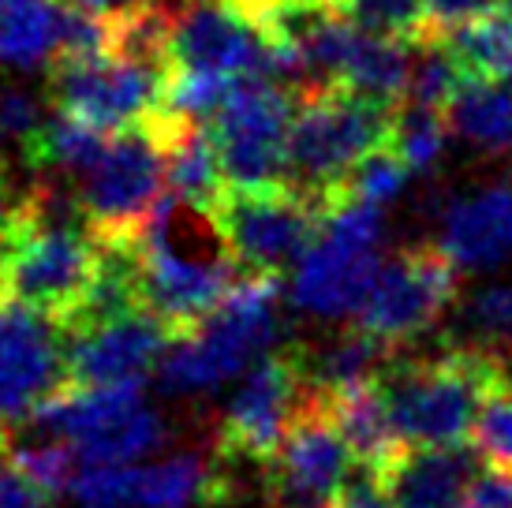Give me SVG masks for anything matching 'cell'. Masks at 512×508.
Here are the masks:
<instances>
[{
  "mask_svg": "<svg viewBox=\"0 0 512 508\" xmlns=\"http://www.w3.org/2000/svg\"><path fill=\"white\" fill-rule=\"evenodd\" d=\"M281 337V284L270 273H243L210 318L172 340L157 381L172 396L214 393L243 378Z\"/></svg>",
  "mask_w": 512,
  "mask_h": 508,
  "instance_id": "6da1fadb",
  "label": "cell"
},
{
  "mask_svg": "<svg viewBox=\"0 0 512 508\" xmlns=\"http://www.w3.org/2000/svg\"><path fill=\"white\" fill-rule=\"evenodd\" d=\"M397 105L359 94L352 86H326L296 98L288 135V187L333 210L344 180L359 161L389 146Z\"/></svg>",
  "mask_w": 512,
  "mask_h": 508,
  "instance_id": "7a4b0ae2",
  "label": "cell"
},
{
  "mask_svg": "<svg viewBox=\"0 0 512 508\" xmlns=\"http://www.w3.org/2000/svg\"><path fill=\"white\" fill-rule=\"evenodd\" d=\"M509 378L501 359L445 348L430 359H389L378 374L393 426L408 449L468 445L490 385Z\"/></svg>",
  "mask_w": 512,
  "mask_h": 508,
  "instance_id": "3957f363",
  "label": "cell"
},
{
  "mask_svg": "<svg viewBox=\"0 0 512 508\" xmlns=\"http://www.w3.org/2000/svg\"><path fill=\"white\" fill-rule=\"evenodd\" d=\"M385 217L378 206L341 198L322 221L318 240L303 254L292 281V299L303 314L341 322L356 318L382 273Z\"/></svg>",
  "mask_w": 512,
  "mask_h": 508,
  "instance_id": "277c9868",
  "label": "cell"
},
{
  "mask_svg": "<svg viewBox=\"0 0 512 508\" xmlns=\"http://www.w3.org/2000/svg\"><path fill=\"white\" fill-rule=\"evenodd\" d=\"M38 434L68 441L79 464H139L165 445V419L143 396V385L79 389L68 385L30 415Z\"/></svg>",
  "mask_w": 512,
  "mask_h": 508,
  "instance_id": "5b68a950",
  "label": "cell"
},
{
  "mask_svg": "<svg viewBox=\"0 0 512 508\" xmlns=\"http://www.w3.org/2000/svg\"><path fill=\"white\" fill-rule=\"evenodd\" d=\"M165 139L146 116L116 131L98 165L83 172L79 202L98 240H135L165 195Z\"/></svg>",
  "mask_w": 512,
  "mask_h": 508,
  "instance_id": "8992f818",
  "label": "cell"
},
{
  "mask_svg": "<svg viewBox=\"0 0 512 508\" xmlns=\"http://www.w3.org/2000/svg\"><path fill=\"white\" fill-rule=\"evenodd\" d=\"M296 120V94L270 79H240L210 131L221 150L232 191L288 187V135Z\"/></svg>",
  "mask_w": 512,
  "mask_h": 508,
  "instance_id": "52a82bcc",
  "label": "cell"
},
{
  "mask_svg": "<svg viewBox=\"0 0 512 508\" xmlns=\"http://www.w3.org/2000/svg\"><path fill=\"white\" fill-rule=\"evenodd\" d=\"M98 269V236L90 228L23 221L0 251V299L27 303L64 322L79 307Z\"/></svg>",
  "mask_w": 512,
  "mask_h": 508,
  "instance_id": "ba28073f",
  "label": "cell"
},
{
  "mask_svg": "<svg viewBox=\"0 0 512 508\" xmlns=\"http://www.w3.org/2000/svg\"><path fill=\"white\" fill-rule=\"evenodd\" d=\"M326 213L318 202L299 195L292 187H266V191H232L217 202V225L243 273H270L292 269L303 262L311 243L322 232Z\"/></svg>",
  "mask_w": 512,
  "mask_h": 508,
  "instance_id": "9c48e42d",
  "label": "cell"
},
{
  "mask_svg": "<svg viewBox=\"0 0 512 508\" xmlns=\"http://www.w3.org/2000/svg\"><path fill=\"white\" fill-rule=\"evenodd\" d=\"M68 385L64 325L27 303L0 299V430L23 426Z\"/></svg>",
  "mask_w": 512,
  "mask_h": 508,
  "instance_id": "30bf717a",
  "label": "cell"
},
{
  "mask_svg": "<svg viewBox=\"0 0 512 508\" xmlns=\"http://www.w3.org/2000/svg\"><path fill=\"white\" fill-rule=\"evenodd\" d=\"M169 75L172 71L146 68L116 53L98 60H53L49 105L116 135L161 109Z\"/></svg>",
  "mask_w": 512,
  "mask_h": 508,
  "instance_id": "8fae6325",
  "label": "cell"
},
{
  "mask_svg": "<svg viewBox=\"0 0 512 508\" xmlns=\"http://www.w3.org/2000/svg\"><path fill=\"white\" fill-rule=\"evenodd\" d=\"M307 381L299 370L296 352H270L258 359L255 367L243 374L236 396L228 400L221 430H217V452L251 460V464H270L281 441L296 423L299 408L307 404Z\"/></svg>",
  "mask_w": 512,
  "mask_h": 508,
  "instance_id": "7c38bea8",
  "label": "cell"
},
{
  "mask_svg": "<svg viewBox=\"0 0 512 508\" xmlns=\"http://www.w3.org/2000/svg\"><path fill=\"white\" fill-rule=\"evenodd\" d=\"M456 262L441 247H415L389 258L370 288L356 325L385 344H408L441 322L456 299Z\"/></svg>",
  "mask_w": 512,
  "mask_h": 508,
  "instance_id": "4fadbf2b",
  "label": "cell"
},
{
  "mask_svg": "<svg viewBox=\"0 0 512 508\" xmlns=\"http://www.w3.org/2000/svg\"><path fill=\"white\" fill-rule=\"evenodd\" d=\"M356 456L329 415L326 396L311 389L281 449L266 464L270 508H333Z\"/></svg>",
  "mask_w": 512,
  "mask_h": 508,
  "instance_id": "5bb4252c",
  "label": "cell"
},
{
  "mask_svg": "<svg viewBox=\"0 0 512 508\" xmlns=\"http://www.w3.org/2000/svg\"><path fill=\"white\" fill-rule=\"evenodd\" d=\"M172 68L266 79L270 38L232 0H187L172 27Z\"/></svg>",
  "mask_w": 512,
  "mask_h": 508,
  "instance_id": "9a60e30c",
  "label": "cell"
},
{
  "mask_svg": "<svg viewBox=\"0 0 512 508\" xmlns=\"http://www.w3.org/2000/svg\"><path fill=\"white\" fill-rule=\"evenodd\" d=\"M172 340L176 329L161 314L150 307L131 311L90 333L68 337V381L79 389L146 385V378L157 374Z\"/></svg>",
  "mask_w": 512,
  "mask_h": 508,
  "instance_id": "2e32d148",
  "label": "cell"
},
{
  "mask_svg": "<svg viewBox=\"0 0 512 508\" xmlns=\"http://www.w3.org/2000/svg\"><path fill=\"white\" fill-rule=\"evenodd\" d=\"M135 247L143 254L146 307L161 314L176 329V337L210 318L243 277L232 254H180L139 240Z\"/></svg>",
  "mask_w": 512,
  "mask_h": 508,
  "instance_id": "e0dca14e",
  "label": "cell"
},
{
  "mask_svg": "<svg viewBox=\"0 0 512 508\" xmlns=\"http://www.w3.org/2000/svg\"><path fill=\"white\" fill-rule=\"evenodd\" d=\"M438 247L460 269H498L512 258V176L453 198L441 213Z\"/></svg>",
  "mask_w": 512,
  "mask_h": 508,
  "instance_id": "ac0fdd59",
  "label": "cell"
},
{
  "mask_svg": "<svg viewBox=\"0 0 512 508\" xmlns=\"http://www.w3.org/2000/svg\"><path fill=\"white\" fill-rule=\"evenodd\" d=\"M475 475L479 464L468 445H434L404 449L382 479L397 508H460Z\"/></svg>",
  "mask_w": 512,
  "mask_h": 508,
  "instance_id": "d6986e66",
  "label": "cell"
},
{
  "mask_svg": "<svg viewBox=\"0 0 512 508\" xmlns=\"http://www.w3.org/2000/svg\"><path fill=\"white\" fill-rule=\"evenodd\" d=\"M128 490L135 508H199L225 501L228 475L206 452L191 449L131 464Z\"/></svg>",
  "mask_w": 512,
  "mask_h": 508,
  "instance_id": "ffe728a7",
  "label": "cell"
},
{
  "mask_svg": "<svg viewBox=\"0 0 512 508\" xmlns=\"http://www.w3.org/2000/svg\"><path fill=\"white\" fill-rule=\"evenodd\" d=\"M326 404L359 467H370V471L385 475V467L408 449L400 441L397 426H393V415H389V404H385L382 389H378V378L326 396Z\"/></svg>",
  "mask_w": 512,
  "mask_h": 508,
  "instance_id": "44dd1931",
  "label": "cell"
},
{
  "mask_svg": "<svg viewBox=\"0 0 512 508\" xmlns=\"http://www.w3.org/2000/svg\"><path fill=\"white\" fill-rule=\"evenodd\" d=\"M393 355H397L393 344H385L374 333H367L363 325H356L337 340L314 348L311 355H299V370H303L307 389H314L318 396H333L352 389V385L374 381Z\"/></svg>",
  "mask_w": 512,
  "mask_h": 508,
  "instance_id": "7402d4cb",
  "label": "cell"
},
{
  "mask_svg": "<svg viewBox=\"0 0 512 508\" xmlns=\"http://www.w3.org/2000/svg\"><path fill=\"white\" fill-rule=\"evenodd\" d=\"M64 0H0V68H49L60 53Z\"/></svg>",
  "mask_w": 512,
  "mask_h": 508,
  "instance_id": "603a6c76",
  "label": "cell"
},
{
  "mask_svg": "<svg viewBox=\"0 0 512 508\" xmlns=\"http://www.w3.org/2000/svg\"><path fill=\"white\" fill-rule=\"evenodd\" d=\"M445 348H464L490 359L512 363V281L475 288L445 329Z\"/></svg>",
  "mask_w": 512,
  "mask_h": 508,
  "instance_id": "cb8c5ba5",
  "label": "cell"
},
{
  "mask_svg": "<svg viewBox=\"0 0 512 508\" xmlns=\"http://www.w3.org/2000/svg\"><path fill=\"white\" fill-rule=\"evenodd\" d=\"M453 135L483 150V154H512V83L498 79H468L449 105Z\"/></svg>",
  "mask_w": 512,
  "mask_h": 508,
  "instance_id": "d4e9b609",
  "label": "cell"
},
{
  "mask_svg": "<svg viewBox=\"0 0 512 508\" xmlns=\"http://www.w3.org/2000/svg\"><path fill=\"white\" fill-rule=\"evenodd\" d=\"M109 131L86 124L68 109H57L45 120V127L38 131V139L30 142L23 165H30L34 172H60V176H83L98 165V157L105 154V139Z\"/></svg>",
  "mask_w": 512,
  "mask_h": 508,
  "instance_id": "484cf974",
  "label": "cell"
},
{
  "mask_svg": "<svg viewBox=\"0 0 512 508\" xmlns=\"http://www.w3.org/2000/svg\"><path fill=\"white\" fill-rule=\"evenodd\" d=\"M441 38L449 42L471 79L512 83V12L494 8L453 30H441Z\"/></svg>",
  "mask_w": 512,
  "mask_h": 508,
  "instance_id": "4316f807",
  "label": "cell"
},
{
  "mask_svg": "<svg viewBox=\"0 0 512 508\" xmlns=\"http://www.w3.org/2000/svg\"><path fill=\"white\" fill-rule=\"evenodd\" d=\"M468 79L471 75L464 71V64L456 60L449 42H445L441 34H423V38H415L404 101L449 113V105H453V98L460 94V86L468 83Z\"/></svg>",
  "mask_w": 512,
  "mask_h": 508,
  "instance_id": "83f0119b",
  "label": "cell"
},
{
  "mask_svg": "<svg viewBox=\"0 0 512 508\" xmlns=\"http://www.w3.org/2000/svg\"><path fill=\"white\" fill-rule=\"evenodd\" d=\"M449 116L441 109H427V105H412L404 101L397 109V124H393V139L389 146L397 150V157L412 172H430L445 154L449 142Z\"/></svg>",
  "mask_w": 512,
  "mask_h": 508,
  "instance_id": "f1b7e54d",
  "label": "cell"
},
{
  "mask_svg": "<svg viewBox=\"0 0 512 508\" xmlns=\"http://www.w3.org/2000/svg\"><path fill=\"white\" fill-rule=\"evenodd\" d=\"M471 449L490 467L512 471V378H501L483 396V408L471 426Z\"/></svg>",
  "mask_w": 512,
  "mask_h": 508,
  "instance_id": "f546056e",
  "label": "cell"
},
{
  "mask_svg": "<svg viewBox=\"0 0 512 508\" xmlns=\"http://www.w3.org/2000/svg\"><path fill=\"white\" fill-rule=\"evenodd\" d=\"M408 176H412V169L400 161L397 150H393V146H382V150L367 154L356 169L348 172L341 198H356V202H367V206L385 210V206H393V202L404 195Z\"/></svg>",
  "mask_w": 512,
  "mask_h": 508,
  "instance_id": "4dcf8cb0",
  "label": "cell"
},
{
  "mask_svg": "<svg viewBox=\"0 0 512 508\" xmlns=\"http://www.w3.org/2000/svg\"><path fill=\"white\" fill-rule=\"evenodd\" d=\"M344 15H352L359 27L385 38H423L430 34L427 0H344Z\"/></svg>",
  "mask_w": 512,
  "mask_h": 508,
  "instance_id": "1f68e13d",
  "label": "cell"
},
{
  "mask_svg": "<svg viewBox=\"0 0 512 508\" xmlns=\"http://www.w3.org/2000/svg\"><path fill=\"white\" fill-rule=\"evenodd\" d=\"M333 508H397V501H393V494H389V486H385V479L378 471L359 467V471L348 475V482H344V490Z\"/></svg>",
  "mask_w": 512,
  "mask_h": 508,
  "instance_id": "d6a6232c",
  "label": "cell"
},
{
  "mask_svg": "<svg viewBox=\"0 0 512 508\" xmlns=\"http://www.w3.org/2000/svg\"><path fill=\"white\" fill-rule=\"evenodd\" d=\"M53 501L57 497H49L0 456V508H53Z\"/></svg>",
  "mask_w": 512,
  "mask_h": 508,
  "instance_id": "836d02e7",
  "label": "cell"
},
{
  "mask_svg": "<svg viewBox=\"0 0 512 508\" xmlns=\"http://www.w3.org/2000/svg\"><path fill=\"white\" fill-rule=\"evenodd\" d=\"M460 508H512V471H501V467L479 471Z\"/></svg>",
  "mask_w": 512,
  "mask_h": 508,
  "instance_id": "e575fe53",
  "label": "cell"
},
{
  "mask_svg": "<svg viewBox=\"0 0 512 508\" xmlns=\"http://www.w3.org/2000/svg\"><path fill=\"white\" fill-rule=\"evenodd\" d=\"M498 8V0H427V19H430V34H441V30H453L460 23H468L475 15H486Z\"/></svg>",
  "mask_w": 512,
  "mask_h": 508,
  "instance_id": "d590c367",
  "label": "cell"
},
{
  "mask_svg": "<svg viewBox=\"0 0 512 508\" xmlns=\"http://www.w3.org/2000/svg\"><path fill=\"white\" fill-rule=\"evenodd\" d=\"M68 4H75V8H83V12L90 15H101V19H120V15H131L139 12V8H146V4H154V0H68Z\"/></svg>",
  "mask_w": 512,
  "mask_h": 508,
  "instance_id": "8d00e7d4",
  "label": "cell"
},
{
  "mask_svg": "<svg viewBox=\"0 0 512 508\" xmlns=\"http://www.w3.org/2000/svg\"><path fill=\"white\" fill-rule=\"evenodd\" d=\"M232 4H236V8H243V12L251 15V19H258V15L270 8L273 0H232Z\"/></svg>",
  "mask_w": 512,
  "mask_h": 508,
  "instance_id": "74e56055",
  "label": "cell"
},
{
  "mask_svg": "<svg viewBox=\"0 0 512 508\" xmlns=\"http://www.w3.org/2000/svg\"><path fill=\"white\" fill-rule=\"evenodd\" d=\"M307 4H333V8H344V0H307Z\"/></svg>",
  "mask_w": 512,
  "mask_h": 508,
  "instance_id": "f35d334b",
  "label": "cell"
},
{
  "mask_svg": "<svg viewBox=\"0 0 512 508\" xmlns=\"http://www.w3.org/2000/svg\"><path fill=\"white\" fill-rule=\"evenodd\" d=\"M498 8H505V12H512V0H498Z\"/></svg>",
  "mask_w": 512,
  "mask_h": 508,
  "instance_id": "ab89813d",
  "label": "cell"
},
{
  "mask_svg": "<svg viewBox=\"0 0 512 508\" xmlns=\"http://www.w3.org/2000/svg\"><path fill=\"white\" fill-rule=\"evenodd\" d=\"M509 378H512V370H509Z\"/></svg>",
  "mask_w": 512,
  "mask_h": 508,
  "instance_id": "60d3db41",
  "label": "cell"
}]
</instances>
